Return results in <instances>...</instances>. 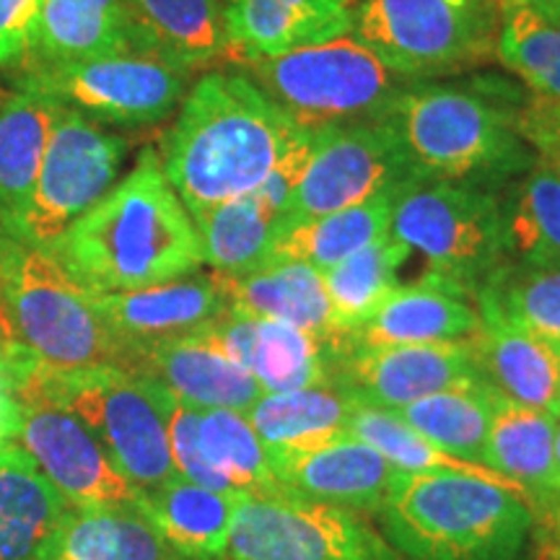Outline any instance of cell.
<instances>
[{
	"instance_id": "obj_1",
	"label": "cell",
	"mask_w": 560,
	"mask_h": 560,
	"mask_svg": "<svg viewBox=\"0 0 560 560\" xmlns=\"http://www.w3.org/2000/svg\"><path fill=\"white\" fill-rule=\"evenodd\" d=\"M301 132L247 70H208L161 138V170L195 215L255 192Z\"/></svg>"
},
{
	"instance_id": "obj_2",
	"label": "cell",
	"mask_w": 560,
	"mask_h": 560,
	"mask_svg": "<svg viewBox=\"0 0 560 560\" xmlns=\"http://www.w3.org/2000/svg\"><path fill=\"white\" fill-rule=\"evenodd\" d=\"M45 249L89 293L145 289L206 265L190 210L151 145L125 179Z\"/></svg>"
},
{
	"instance_id": "obj_3",
	"label": "cell",
	"mask_w": 560,
	"mask_h": 560,
	"mask_svg": "<svg viewBox=\"0 0 560 560\" xmlns=\"http://www.w3.org/2000/svg\"><path fill=\"white\" fill-rule=\"evenodd\" d=\"M527 89L486 83L416 81L382 117L400 140L416 179L467 182L501 192L537 164L516 115Z\"/></svg>"
},
{
	"instance_id": "obj_4",
	"label": "cell",
	"mask_w": 560,
	"mask_h": 560,
	"mask_svg": "<svg viewBox=\"0 0 560 560\" xmlns=\"http://www.w3.org/2000/svg\"><path fill=\"white\" fill-rule=\"evenodd\" d=\"M532 493L457 472H400L380 509L402 560H524Z\"/></svg>"
},
{
	"instance_id": "obj_5",
	"label": "cell",
	"mask_w": 560,
	"mask_h": 560,
	"mask_svg": "<svg viewBox=\"0 0 560 560\" xmlns=\"http://www.w3.org/2000/svg\"><path fill=\"white\" fill-rule=\"evenodd\" d=\"M0 332L47 369H128V350L91 293L50 249L11 236H0Z\"/></svg>"
},
{
	"instance_id": "obj_6",
	"label": "cell",
	"mask_w": 560,
	"mask_h": 560,
	"mask_svg": "<svg viewBox=\"0 0 560 560\" xmlns=\"http://www.w3.org/2000/svg\"><path fill=\"white\" fill-rule=\"evenodd\" d=\"M16 400L32 408L73 412L140 490L156 488L177 475L164 416L145 376L120 366L58 371L37 361L19 387Z\"/></svg>"
},
{
	"instance_id": "obj_7",
	"label": "cell",
	"mask_w": 560,
	"mask_h": 560,
	"mask_svg": "<svg viewBox=\"0 0 560 560\" xmlns=\"http://www.w3.org/2000/svg\"><path fill=\"white\" fill-rule=\"evenodd\" d=\"M503 0H353L350 34L412 81L495 60Z\"/></svg>"
},
{
	"instance_id": "obj_8",
	"label": "cell",
	"mask_w": 560,
	"mask_h": 560,
	"mask_svg": "<svg viewBox=\"0 0 560 560\" xmlns=\"http://www.w3.org/2000/svg\"><path fill=\"white\" fill-rule=\"evenodd\" d=\"M244 70L304 128L382 120L397 96L416 83L353 34L244 62Z\"/></svg>"
},
{
	"instance_id": "obj_9",
	"label": "cell",
	"mask_w": 560,
	"mask_h": 560,
	"mask_svg": "<svg viewBox=\"0 0 560 560\" xmlns=\"http://www.w3.org/2000/svg\"><path fill=\"white\" fill-rule=\"evenodd\" d=\"M389 234L423 257L425 272L467 296L509 262L501 192L467 182L416 179L395 195Z\"/></svg>"
},
{
	"instance_id": "obj_10",
	"label": "cell",
	"mask_w": 560,
	"mask_h": 560,
	"mask_svg": "<svg viewBox=\"0 0 560 560\" xmlns=\"http://www.w3.org/2000/svg\"><path fill=\"white\" fill-rule=\"evenodd\" d=\"M190 70L156 55L122 50L73 62H37L21 70L19 89L125 128H149L179 109Z\"/></svg>"
},
{
	"instance_id": "obj_11",
	"label": "cell",
	"mask_w": 560,
	"mask_h": 560,
	"mask_svg": "<svg viewBox=\"0 0 560 560\" xmlns=\"http://www.w3.org/2000/svg\"><path fill=\"white\" fill-rule=\"evenodd\" d=\"M221 560H402V556L355 511L296 495H244Z\"/></svg>"
},
{
	"instance_id": "obj_12",
	"label": "cell",
	"mask_w": 560,
	"mask_h": 560,
	"mask_svg": "<svg viewBox=\"0 0 560 560\" xmlns=\"http://www.w3.org/2000/svg\"><path fill=\"white\" fill-rule=\"evenodd\" d=\"M128 140L60 104L37 182L13 240L50 247L117 185Z\"/></svg>"
},
{
	"instance_id": "obj_13",
	"label": "cell",
	"mask_w": 560,
	"mask_h": 560,
	"mask_svg": "<svg viewBox=\"0 0 560 560\" xmlns=\"http://www.w3.org/2000/svg\"><path fill=\"white\" fill-rule=\"evenodd\" d=\"M416 182L405 151L384 120L330 125L293 192L289 219L335 213Z\"/></svg>"
},
{
	"instance_id": "obj_14",
	"label": "cell",
	"mask_w": 560,
	"mask_h": 560,
	"mask_svg": "<svg viewBox=\"0 0 560 560\" xmlns=\"http://www.w3.org/2000/svg\"><path fill=\"white\" fill-rule=\"evenodd\" d=\"M480 380L470 338L425 346L361 348L348 342L332 353V387L353 400L400 410L420 397Z\"/></svg>"
},
{
	"instance_id": "obj_15",
	"label": "cell",
	"mask_w": 560,
	"mask_h": 560,
	"mask_svg": "<svg viewBox=\"0 0 560 560\" xmlns=\"http://www.w3.org/2000/svg\"><path fill=\"white\" fill-rule=\"evenodd\" d=\"M16 444L73 509L138 506L140 490L73 412L21 405Z\"/></svg>"
},
{
	"instance_id": "obj_16",
	"label": "cell",
	"mask_w": 560,
	"mask_h": 560,
	"mask_svg": "<svg viewBox=\"0 0 560 560\" xmlns=\"http://www.w3.org/2000/svg\"><path fill=\"white\" fill-rule=\"evenodd\" d=\"M91 299L128 350V369L138 350L206 330L210 322L229 312L223 278L213 270H198L145 289L91 293Z\"/></svg>"
},
{
	"instance_id": "obj_17",
	"label": "cell",
	"mask_w": 560,
	"mask_h": 560,
	"mask_svg": "<svg viewBox=\"0 0 560 560\" xmlns=\"http://www.w3.org/2000/svg\"><path fill=\"white\" fill-rule=\"evenodd\" d=\"M270 462L285 495L330 503L361 516L380 514L402 472L374 446L350 436L312 452L278 454Z\"/></svg>"
},
{
	"instance_id": "obj_18",
	"label": "cell",
	"mask_w": 560,
	"mask_h": 560,
	"mask_svg": "<svg viewBox=\"0 0 560 560\" xmlns=\"http://www.w3.org/2000/svg\"><path fill=\"white\" fill-rule=\"evenodd\" d=\"M128 371L159 382L198 410L219 408L247 416L265 395L260 382L202 332L138 350Z\"/></svg>"
},
{
	"instance_id": "obj_19",
	"label": "cell",
	"mask_w": 560,
	"mask_h": 560,
	"mask_svg": "<svg viewBox=\"0 0 560 560\" xmlns=\"http://www.w3.org/2000/svg\"><path fill=\"white\" fill-rule=\"evenodd\" d=\"M229 60L252 62L350 34L346 0H219Z\"/></svg>"
},
{
	"instance_id": "obj_20",
	"label": "cell",
	"mask_w": 560,
	"mask_h": 560,
	"mask_svg": "<svg viewBox=\"0 0 560 560\" xmlns=\"http://www.w3.org/2000/svg\"><path fill=\"white\" fill-rule=\"evenodd\" d=\"M482 327L478 304L465 291L431 272L400 285L366 325L350 332L361 348L425 346L472 338Z\"/></svg>"
},
{
	"instance_id": "obj_21",
	"label": "cell",
	"mask_w": 560,
	"mask_h": 560,
	"mask_svg": "<svg viewBox=\"0 0 560 560\" xmlns=\"http://www.w3.org/2000/svg\"><path fill=\"white\" fill-rule=\"evenodd\" d=\"M470 338L475 371L506 400L560 416V346L506 319L480 314Z\"/></svg>"
},
{
	"instance_id": "obj_22",
	"label": "cell",
	"mask_w": 560,
	"mask_h": 560,
	"mask_svg": "<svg viewBox=\"0 0 560 560\" xmlns=\"http://www.w3.org/2000/svg\"><path fill=\"white\" fill-rule=\"evenodd\" d=\"M70 509L16 441L0 446V560H52Z\"/></svg>"
},
{
	"instance_id": "obj_23",
	"label": "cell",
	"mask_w": 560,
	"mask_h": 560,
	"mask_svg": "<svg viewBox=\"0 0 560 560\" xmlns=\"http://www.w3.org/2000/svg\"><path fill=\"white\" fill-rule=\"evenodd\" d=\"M130 47L190 70L229 60L219 0H120Z\"/></svg>"
},
{
	"instance_id": "obj_24",
	"label": "cell",
	"mask_w": 560,
	"mask_h": 560,
	"mask_svg": "<svg viewBox=\"0 0 560 560\" xmlns=\"http://www.w3.org/2000/svg\"><path fill=\"white\" fill-rule=\"evenodd\" d=\"M221 278L223 289H226L229 312L255 319L285 322V325H293L325 340L346 335L335 325L325 276L312 265L268 262L247 272V276Z\"/></svg>"
},
{
	"instance_id": "obj_25",
	"label": "cell",
	"mask_w": 560,
	"mask_h": 560,
	"mask_svg": "<svg viewBox=\"0 0 560 560\" xmlns=\"http://www.w3.org/2000/svg\"><path fill=\"white\" fill-rule=\"evenodd\" d=\"M242 499L174 475L143 490L136 509L185 560H221Z\"/></svg>"
},
{
	"instance_id": "obj_26",
	"label": "cell",
	"mask_w": 560,
	"mask_h": 560,
	"mask_svg": "<svg viewBox=\"0 0 560 560\" xmlns=\"http://www.w3.org/2000/svg\"><path fill=\"white\" fill-rule=\"evenodd\" d=\"M60 104L37 91L0 96V236H16Z\"/></svg>"
},
{
	"instance_id": "obj_27",
	"label": "cell",
	"mask_w": 560,
	"mask_h": 560,
	"mask_svg": "<svg viewBox=\"0 0 560 560\" xmlns=\"http://www.w3.org/2000/svg\"><path fill=\"white\" fill-rule=\"evenodd\" d=\"M397 192L400 190L382 192L361 206L335 213L283 221L272 240L268 262H306L322 272L330 270L332 265L389 234Z\"/></svg>"
},
{
	"instance_id": "obj_28",
	"label": "cell",
	"mask_w": 560,
	"mask_h": 560,
	"mask_svg": "<svg viewBox=\"0 0 560 560\" xmlns=\"http://www.w3.org/2000/svg\"><path fill=\"white\" fill-rule=\"evenodd\" d=\"M355 400L340 387H310L283 395H262L247 420L270 457L312 452L348 439V418Z\"/></svg>"
},
{
	"instance_id": "obj_29",
	"label": "cell",
	"mask_w": 560,
	"mask_h": 560,
	"mask_svg": "<svg viewBox=\"0 0 560 560\" xmlns=\"http://www.w3.org/2000/svg\"><path fill=\"white\" fill-rule=\"evenodd\" d=\"M122 50L132 47L120 0H39L32 66Z\"/></svg>"
},
{
	"instance_id": "obj_30",
	"label": "cell",
	"mask_w": 560,
	"mask_h": 560,
	"mask_svg": "<svg viewBox=\"0 0 560 560\" xmlns=\"http://www.w3.org/2000/svg\"><path fill=\"white\" fill-rule=\"evenodd\" d=\"M556 423L548 410L527 408L495 392L486 467L520 482L529 493L556 488Z\"/></svg>"
},
{
	"instance_id": "obj_31",
	"label": "cell",
	"mask_w": 560,
	"mask_h": 560,
	"mask_svg": "<svg viewBox=\"0 0 560 560\" xmlns=\"http://www.w3.org/2000/svg\"><path fill=\"white\" fill-rule=\"evenodd\" d=\"M202 257L221 276H247L268 265L272 240L283 215L276 213L257 192H247L192 215Z\"/></svg>"
},
{
	"instance_id": "obj_32",
	"label": "cell",
	"mask_w": 560,
	"mask_h": 560,
	"mask_svg": "<svg viewBox=\"0 0 560 560\" xmlns=\"http://www.w3.org/2000/svg\"><path fill=\"white\" fill-rule=\"evenodd\" d=\"M52 560H185L136 506L70 509Z\"/></svg>"
},
{
	"instance_id": "obj_33",
	"label": "cell",
	"mask_w": 560,
	"mask_h": 560,
	"mask_svg": "<svg viewBox=\"0 0 560 560\" xmlns=\"http://www.w3.org/2000/svg\"><path fill=\"white\" fill-rule=\"evenodd\" d=\"M495 389L482 380L450 387L395 410L410 429L454 457L486 465Z\"/></svg>"
},
{
	"instance_id": "obj_34",
	"label": "cell",
	"mask_w": 560,
	"mask_h": 560,
	"mask_svg": "<svg viewBox=\"0 0 560 560\" xmlns=\"http://www.w3.org/2000/svg\"><path fill=\"white\" fill-rule=\"evenodd\" d=\"M503 242L514 262H560V177L542 161L501 190Z\"/></svg>"
},
{
	"instance_id": "obj_35",
	"label": "cell",
	"mask_w": 560,
	"mask_h": 560,
	"mask_svg": "<svg viewBox=\"0 0 560 560\" xmlns=\"http://www.w3.org/2000/svg\"><path fill=\"white\" fill-rule=\"evenodd\" d=\"M410 255L402 242L387 234L322 272L338 330H359L382 310L384 301L402 285L400 270Z\"/></svg>"
},
{
	"instance_id": "obj_36",
	"label": "cell",
	"mask_w": 560,
	"mask_h": 560,
	"mask_svg": "<svg viewBox=\"0 0 560 560\" xmlns=\"http://www.w3.org/2000/svg\"><path fill=\"white\" fill-rule=\"evenodd\" d=\"M249 374L265 395H283L332 384V340L276 319H255Z\"/></svg>"
},
{
	"instance_id": "obj_37",
	"label": "cell",
	"mask_w": 560,
	"mask_h": 560,
	"mask_svg": "<svg viewBox=\"0 0 560 560\" xmlns=\"http://www.w3.org/2000/svg\"><path fill=\"white\" fill-rule=\"evenodd\" d=\"M480 314L560 346V262H503L478 289Z\"/></svg>"
},
{
	"instance_id": "obj_38",
	"label": "cell",
	"mask_w": 560,
	"mask_h": 560,
	"mask_svg": "<svg viewBox=\"0 0 560 560\" xmlns=\"http://www.w3.org/2000/svg\"><path fill=\"white\" fill-rule=\"evenodd\" d=\"M348 436L374 446L389 465H395L402 472H457L467 475V478L490 480L506 488L527 490L520 482L503 478V475L493 472L486 465H475L470 459L454 457V454L439 450L429 439L420 436L416 429H410L395 410L376 408V405L355 400L348 418Z\"/></svg>"
},
{
	"instance_id": "obj_39",
	"label": "cell",
	"mask_w": 560,
	"mask_h": 560,
	"mask_svg": "<svg viewBox=\"0 0 560 560\" xmlns=\"http://www.w3.org/2000/svg\"><path fill=\"white\" fill-rule=\"evenodd\" d=\"M200 452L242 495H285L270 454L244 412L200 410Z\"/></svg>"
},
{
	"instance_id": "obj_40",
	"label": "cell",
	"mask_w": 560,
	"mask_h": 560,
	"mask_svg": "<svg viewBox=\"0 0 560 560\" xmlns=\"http://www.w3.org/2000/svg\"><path fill=\"white\" fill-rule=\"evenodd\" d=\"M495 60L532 94L560 104V13L503 11Z\"/></svg>"
},
{
	"instance_id": "obj_41",
	"label": "cell",
	"mask_w": 560,
	"mask_h": 560,
	"mask_svg": "<svg viewBox=\"0 0 560 560\" xmlns=\"http://www.w3.org/2000/svg\"><path fill=\"white\" fill-rule=\"evenodd\" d=\"M516 128L524 143L535 151L537 161L560 177V104L532 94L527 89L516 115Z\"/></svg>"
},
{
	"instance_id": "obj_42",
	"label": "cell",
	"mask_w": 560,
	"mask_h": 560,
	"mask_svg": "<svg viewBox=\"0 0 560 560\" xmlns=\"http://www.w3.org/2000/svg\"><path fill=\"white\" fill-rule=\"evenodd\" d=\"M39 0H0V70H24L34 58Z\"/></svg>"
},
{
	"instance_id": "obj_43",
	"label": "cell",
	"mask_w": 560,
	"mask_h": 560,
	"mask_svg": "<svg viewBox=\"0 0 560 560\" xmlns=\"http://www.w3.org/2000/svg\"><path fill=\"white\" fill-rule=\"evenodd\" d=\"M34 363H37V359L32 353H26L19 342L0 332V389H9L16 395L26 374L34 369Z\"/></svg>"
},
{
	"instance_id": "obj_44",
	"label": "cell",
	"mask_w": 560,
	"mask_h": 560,
	"mask_svg": "<svg viewBox=\"0 0 560 560\" xmlns=\"http://www.w3.org/2000/svg\"><path fill=\"white\" fill-rule=\"evenodd\" d=\"M21 418V402L9 389H0V446L11 444L16 439Z\"/></svg>"
},
{
	"instance_id": "obj_45",
	"label": "cell",
	"mask_w": 560,
	"mask_h": 560,
	"mask_svg": "<svg viewBox=\"0 0 560 560\" xmlns=\"http://www.w3.org/2000/svg\"><path fill=\"white\" fill-rule=\"evenodd\" d=\"M511 9L560 13V0H503V11H511Z\"/></svg>"
},
{
	"instance_id": "obj_46",
	"label": "cell",
	"mask_w": 560,
	"mask_h": 560,
	"mask_svg": "<svg viewBox=\"0 0 560 560\" xmlns=\"http://www.w3.org/2000/svg\"><path fill=\"white\" fill-rule=\"evenodd\" d=\"M556 490H560V416H558V423H556Z\"/></svg>"
},
{
	"instance_id": "obj_47",
	"label": "cell",
	"mask_w": 560,
	"mask_h": 560,
	"mask_svg": "<svg viewBox=\"0 0 560 560\" xmlns=\"http://www.w3.org/2000/svg\"><path fill=\"white\" fill-rule=\"evenodd\" d=\"M346 3H353V0H346Z\"/></svg>"
}]
</instances>
